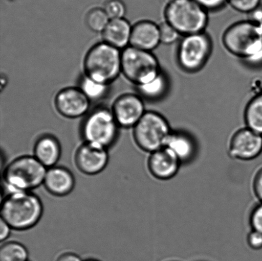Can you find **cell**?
I'll list each match as a JSON object with an SVG mask.
<instances>
[{
	"label": "cell",
	"instance_id": "6da1fadb",
	"mask_svg": "<svg viewBox=\"0 0 262 261\" xmlns=\"http://www.w3.org/2000/svg\"><path fill=\"white\" fill-rule=\"evenodd\" d=\"M223 43L228 52L248 65H261L262 22L248 19L234 23L225 30Z\"/></svg>",
	"mask_w": 262,
	"mask_h": 261
},
{
	"label": "cell",
	"instance_id": "7a4b0ae2",
	"mask_svg": "<svg viewBox=\"0 0 262 261\" xmlns=\"http://www.w3.org/2000/svg\"><path fill=\"white\" fill-rule=\"evenodd\" d=\"M43 206L39 197L32 192L9 193L2 202L1 219L16 231L35 227L42 218Z\"/></svg>",
	"mask_w": 262,
	"mask_h": 261
},
{
	"label": "cell",
	"instance_id": "3957f363",
	"mask_svg": "<svg viewBox=\"0 0 262 261\" xmlns=\"http://www.w3.org/2000/svg\"><path fill=\"white\" fill-rule=\"evenodd\" d=\"M84 70L92 80L110 85L122 73V53L106 42L97 43L87 53Z\"/></svg>",
	"mask_w": 262,
	"mask_h": 261
},
{
	"label": "cell",
	"instance_id": "277c9868",
	"mask_svg": "<svg viewBox=\"0 0 262 261\" xmlns=\"http://www.w3.org/2000/svg\"><path fill=\"white\" fill-rule=\"evenodd\" d=\"M47 170L34 156H20L5 169V187L9 193L32 192L43 185Z\"/></svg>",
	"mask_w": 262,
	"mask_h": 261
},
{
	"label": "cell",
	"instance_id": "5b68a950",
	"mask_svg": "<svg viewBox=\"0 0 262 261\" xmlns=\"http://www.w3.org/2000/svg\"><path fill=\"white\" fill-rule=\"evenodd\" d=\"M164 15L182 37L205 32L209 23V12L194 0H170Z\"/></svg>",
	"mask_w": 262,
	"mask_h": 261
},
{
	"label": "cell",
	"instance_id": "8992f818",
	"mask_svg": "<svg viewBox=\"0 0 262 261\" xmlns=\"http://www.w3.org/2000/svg\"><path fill=\"white\" fill-rule=\"evenodd\" d=\"M171 132L168 120L163 115L146 111L133 128V137L140 150L151 153L165 147Z\"/></svg>",
	"mask_w": 262,
	"mask_h": 261
},
{
	"label": "cell",
	"instance_id": "52a82bcc",
	"mask_svg": "<svg viewBox=\"0 0 262 261\" xmlns=\"http://www.w3.org/2000/svg\"><path fill=\"white\" fill-rule=\"evenodd\" d=\"M158 58L150 51L128 46L122 52V73L136 86L152 80L161 72Z\"/></svg>",
	"mask_w": 262,
	"mask_h": 261
},
{
	"label": "cell",
	"instance_id": "ba28073f",
	"mask_svg": "<svg viewBox=\"0 0 262 261\" xmlns=\"http://www.w3.org/2000/svg\"><path fill=\"white\" fill-rule=\"evenodd\" d=\"M212 51V40L206 33L184 36L177 48V62L186 73H196L204 67Z\"/></svg>",
	"mask_w": 262,
	"mask_h": 261
},
{
	"label": "cell",
	"instance_id": "9c48e42d",
	"mask_svg": "<svg viewBox=\"0 0 262 261\" xmlns=\"http://www.w3.org/2000/svg\"><path fill=\"white\" fill-rule=\"evenodd\" d=\"M119 125L112 111L105 108L95 110L82 127V135L85 142L108 149L117 139Z\"/></svg>",
	"mask_w": 262,
	"mask_h": 261
},
{
	"label": "cell",
	"instance_id": "30bf717a",
	"mask_svg": "<svg viewBox=\"0 0 262 261\" xmlns=\"http://www.w3.org/2000/svg\"><path fill=\"white\" fill-rule=\"evenodd\" d=\"M227 153L233 160L250 162L262 155V135L248 127L235 131L228 142Z\"/></svg>",
	"mask_w": 262,
	"mask_h": 261
},
{
	"label": "cell",
	"instance_id": "8fae6325",
	"mask_svg": "<svg viewBox=\"0 0 262 261\" xmlns=\"http://www.w3.org/2000/svg\"><path fill=\"white\" fill-rule=\"evenodd\" d=\"M113 114L119 127L134 128L145 114V104L138 94H123L115 101L112 107Z\"/></svg>",
	"mask_w": 262,
	"mask_h": 261
},
{
	"label": "cell",
	"instance_id": "7c38bea8",
	"mask_svg": "<svg viewBox=\"0 0 262 261\" xmlns=\"http://www.w3.org/2000/svg\"><path fill=\"white\" fill-rule=\"evenodd\" d=\"M109 162L106 148L84 142L77 150L75 163L79 171L86 175H98L105 170Z\"/></svg>",
	"mask_w": 262,
	"mask_h": 261
},
{
	"label": "cell",
	"instance_id": "4fadbf2b",
	"mask_svg": "<svg viewBox=\"0 0 262 261\" xmlns=\"http://www.w3.org/2000/svg\"><path fill=\"white\" fill-rule=\"evenodd\" d=\"M56 110L68 118H78L88 112L91 100L80 88H66L58 92L55 100Z\"/></svg>",
	"mask_w": 262,
	"mask_h": 261
},
{
	"label": "cell",
	"instance_id": "5bb4252c",
	"mask_svg": "<svg viewBox=\"0 0 262 261\" xmlns=\"http://www.w3.org/2000/svg\"><path fill=\"white\" fill-rule=\"evenodd\" d=\"M182 163L166 148L149 153L147 168L149 173L159 181H166L178 174Z\"/></svg>",
	"mask_w": 262,
	"mask_h": 261
},
{
	"label": "cell",
	"instance_id": "9a60e30c",
	"mask_svg": "<svg viewBox=\"0 0 262 261\" xmlns=\"http://www.w3.org/2000/svg\"><path fill=\"white\" fill-rule=\"evenodd\" d=\"M75 184V178L68 169L56 165L48 169L43 185L51 195L65 197L73 191Z\"/></svg>",
	"mask_w": 262,
	"mask_h": 261
},
{
	"label": "cell",
	"instance_id": "2e32d148",
	"mask_svg": "<svg viewBox=\"0 0 262 261\" xmlns=\"http://www.w3.org/2000/svg\"><path fill=\"white\" fill-rule=\"evenodd\" d=\"M161 43L159 27L156 22L143 20L133 26L130 46L152 52Z\"/></svg>",
	"mask_w": 262,
	"mask_h": 261
},
{
	"label": "cell",
	"instance_id": "e0dca14e",
	"mask_svg": "<svg viewBox=\"0 0 262 261\" xmlns=\"http://www.w3.org/2000/svg\"><path fill=\"white\" fill-rule=\"evenodd\" d=\"M164 148L170 152L182 165L192 162L198 153L194 138L187 133L179 130H172Z\"/></svg>",
	"mask_w": 262,
	"mask_h": 261
},
{
	"label": "cell",
	"instance_id": "ac0fdd59",
	"mask_svg": "<svg viewBox=\"0 0 262 261\" xmlns=\"http://www.w3.org/2000/svg\"><path fill=\"white\" fill-rule=\"evenodd\" d=\"M61 155L60 142L53 135H43L36 141L33 148V156L46 168L56 166Z\"/></svg>",
	"mask_w": 262,
	"mask_h": 261
},
{
	"label": "cell",
	"instance_id": "d6986e66",
	"mask_svg": "<svg viewBox=\"0 0 262 261\" xmlns=\"http://www.w3.org/2000/svg\"><path fill=\"white\" fill-rule=\"evenodd\" d=\"M132 28L125 18L110 20L106 29L102 32L104 42L119 50H124L130 45Z\"/></svg>",
	"mask_w": 262,
	"mask_h": 261
},
{
	"label": "cell",
	"instance_id": "ffe728a7",
	"mask_svg": "<svg viewBox=\"0 0 262 261\" xmlns=\"http://www.w3.org/2000/svg\"><path fill=\"white\" fill-rule=\"evenodd\" d=\"M139 96L149 101H158L168 92L169 82L163 71L152 80L137 86Z\"/></svg>",
	"mask_w": 262,
	"mask_h": 261
},
{
	"label": "cell",
	"instance_id": "44dd1931",
	"mask_svg": "<svg viewBox=\"0 0 262 261\" xmlns=\"http://www.w3.org/2000/svg\"><path fill=\"white\" fill-rule=\"evenodd\" d=\"M244 117L246 127L262 135V92L248 102Z\"/></svg>",
	"mask_w": 262,
	"mask_h": 261
},
{
	"label": "cell",
	"instance_id": "7402d4cb",
	"mask_svg": "<svg viewBox=\"0 0 262 261\" xmlns=\"http://www.w3.org/2000/svg\"><path fill=\"white\" fill-rule=\"evenodd\" d=\"M27 247L17 242H5L0 248V261H28Z\"/></svg>",
	"mask_w": 262,
	"mask_h": 261
},
{
	"label": "cell",
	"instance_id": "603a6c76",
	"mask_svg": "<svg viewBox=\"0 0 262 261\" xmlns=\"http://www.w3.org/2000/svg\"><path fill=\"white\" fill-rule=\"evenodd\" d=\"M110 19L103 9L95 8L88 12L86 22L90 29L95 32H103Z\"/></svg>",
	"mask_w": 262,
	"mask_h": 261
},
{
	"label": "cell",
	"instance_id": "cb8c5ba5",
	"mask_svg": "<svg viewBox=\"0 0 262 261\" xmlns=\"http://www.w3.org/2000/svg\"><path fill=\"white\" fill-rule=\"evenodd\" d=\"M80 89L91 100L102 99L107 93L109 85L92 80L88 77H84L82 79Z\"/></svg>",
	"mask_w": 262,
	"mask_h": 261
},
{
	"label": "cell",
	"instance_id": "d4e9b609",
	"mask_svg": "<svg viewBox=\"0 0 262 261\" xmlns=\"http://www.w3.org/2000/svg\"><path fill=\"white\" fill-rule=\"evenodd\" d=\"M159 27L161 43L171 45L181 39V35L165 20L159 24Z\"/></svg>",
	"mask_w": 262,
	"mask_h": 261
},
{
	"label": "cell",
	"instance_id": "484cf974",
	"mask_svg": "<svg viewBox=\"0 0 262 261\" xmlns=\"http://www.w3.org/2000/svg\"><path fill=\"white\" fill-rule=\"evenodd\" d=\"M110 20L124 18L126 7L122 0H107L104 9Z\"/></svg>",
	"mask_w": 262,
	"mask_h": 261
},
{
	"label": "cell",
	"instance_id": "4316f807",
	"mask_svg": "<svg viewBox=\"0 0 262 261\" xmlns=\"http://www.w3.org/2000/svg\"><path fill=\"white\" fill-rule=\"evenodd\" d=\"M233 10L244 14H250L261 5V0H228Z\"/></svg>",
	"mask_w": 262,
	"mask_h": 261
},
{
	"label": "cell",
	"instance_id": "83f0119b",
	"mask_svg": "<svg viewBox=\"0 0 262 261\" xmlns=\"http://www.w3.org/2000/svg\"><path fill=\"white\" fill-rule=\"evenodd\" d=\"M251 192L256 202L262 203V163L255 168L251 177Z\"/></svg>",
	"mask_w": 262,
	"mask_h": 261
},
{
	"label": "cell",
	"instance_id": "f1b7e54d",
	"mask_svg": "<svg viewBox=\"0 0 262 261\" xmlns=\"http://www.w3.org/2000/svg\"><path fill=\"white\" fill-rule=\"evenodd\" d=\"M250 229L262 233V203L256 202L249 215Z\"/></svg>",
	"mask_w": 262,
	"mask_h": 261
},
{
	"label": "cell",
	"instance_id": "f546056e",
	"mask_svg": "<svg viewBox=\"0 0 262 261\" xmlns=\"http://www.w3.org/2000/svg\"><path fill=\"white\" fill-rule=\"evenodd\" d=\"M246 243L251 250L255 251H261L262 233L250 229L246 236Z\"/></svg>",
	"mask_w": 262,
	"mask_h": 261
},
{
	"label": "cell",
	"instance_id": "4dcf8cb0",
	"mask_svg": "<svg viewBox=\"0 0 262 261\" xmlns=\"http://www.w3.org/2000/svg\"><path fill=\"white\" fill-rule=\"evenodd\" d=\"M208 12L217 11L228 4V0H194Z\"/></svg>",
	"mask_w": 262,
	"mask_h": 261
},
{
	"label": "cell",
	"instance_id": "1f68e13d",
	"mask_svg": "<svg viewBox=\"0 0 262 261\" xmlns=\"http://www.w3.org/2000/svg\"><path fill=\"white\" fill-rule=\"evenodd\" d=\"M12 229L4 220L0 221V240L4 242L9 239Z\"/></svg>",
	"mask_w": 262,
	"mask_h": 261
},
{
	"label": "cell",
	"instance_id": "d6a6232c",
	"mask_svg": "<svg viewBox=\"0 0 262 261\" xmlns=\"http://www.w3.org/2000/svg\"><path fill=\"white\" fill-rule=\"evenodd\" d=\"M56 261H84L78 254L73 252H66L61 254Z\"/></svg>",
	"mask_w": 262,
	"mask_h": 261
},
{
	"label": "cell",
	"instance_id": "836d02e7",
	"mask_svg": "<svg viewBox=\"0 0 262 261\" xmlns=\"http://www.w3.org/2000/svg\"><path fill=\"white\" fill-rule=\"evenodd\" d=\"M84 261H100V260H97V259H87V260H84Z\"/></svg>",
	"mask_w": 262,
	"mask_h": 261
}]
</instances>
